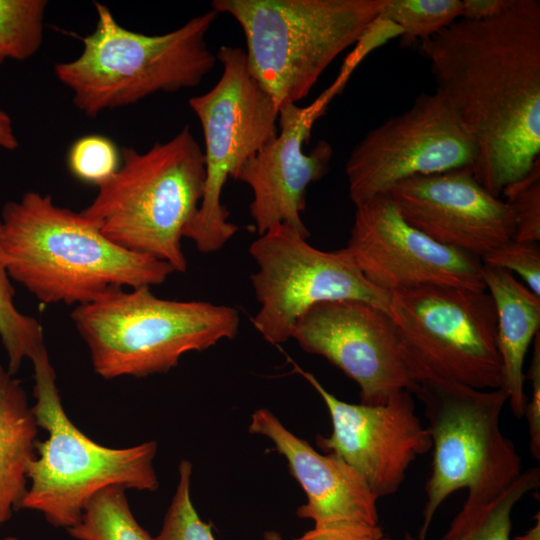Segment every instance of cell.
<instances>
[{"instance_id":"1","label":"cell","mask_w":540,"mask_h":540,"mask_svg":"<svg viewBox=\"0 0 540 540\" xmlns=\"http://www.w3.org/2000/svg\"><path fill=\"white\" fill-rule=\"evenodd\" d=\"M440 92L472 139V173L496 197L540 159V1L459 19L420 41Z\"/></svg>"},{"instance_id":"2","label":"cell","mask_w":540,"mask_h":540,"mask_svg":"<svg viewBox=\"0 0 540 540\" xmlns=\"http://www.w3.org/2000/svg\"><path fill=\"white\" fill-rule=\"evenodd\" d=\"M1 246L10 278L43 304H86L110 287L161 285L164 261L126 250L50 195L28 191L3 205Z\"/></svg>"},{"instance_id":"3","label":"cell","mask_w":540,"mask_h":540,"mask_svg":"<svg viewBox=\"0 0 540 540\" xmlns=\"http://www.w3.org/2000/svg\"><path fill=\"white\" fill-rule=\"evenodd\" d=\"M118 170L80 214L116 245L185 272L181 240L205 185L203 149L187 125L146 152L122 147Z\"/></svg>"},{"instance_id":"4","label":"cell","mask_w":540,"mask_h":540,"mask_svg":"<svg viewBox=\"0 0 540 540\" xmlns=\"http://www.w3.org/2000/svg\"><path fill=\"white\" fill-rule=\"evenodd\" d=\"M94 4L97 24L83 38L82 52L54 66L76 108L89 117L158 92L196 87L217 62L206 42L219 15L212 9L171 32L146 35L126 29L107 6Z\"/></svg>"},{"instance_id":"5","label":"cell","mask_w":540,"mask_h":540,"mask_svg":"<svg viewBox=\"0 0 540 540\" xmlns=\"http://www.w3.org/2000/svg\"><path fill=\"white\" fill-rule=\"evenodd\" d=\"M71 319L106 380L167 373L184 354L233 339L240 326L233 307L163 299L150 287H110L76 306Z\"/></svg>"},{"instance_id":"6","label":"cell","mask_w":540,"mask_h":540,"mask_svg":"<svg viewBox=\"0 0 540 540\" xmlns=\"http://www.w3.org/2000/svg\"><path fill=\"white\" fill-rule=\"evenodd\" d=\"M384 0H214L246 42L248 69L279 108L305 98L379 17Z\"/></svg>"},{"instance_id":"7","label":"cell","mask_w":540,"mask_h":540,"mask_svg":"<svg viewBox=\"0 0 540 540\" xmlns=\"http://www.w3.org/2000/svg\"><path fill=\"white\" fill-rule=\"evenodd\" d=\"M30 361L34 373L32 410L48 437L36 442V457L26 471L30 485L20 509L37 511L54 527L68 529L79 523L88 502L106 487L157 490L159 481L153 466L156 441L125 448L98 444L66 414L47 350Z\"/></svg>"},{"instance_id":"8","label":"cell","mask_w":540,"mask_h":540,"mask_svg":"<svg viewBox=\"0 0 540 540\" xmlns=\"http://www.w3.org/2000/svg\"><path fill=\"white\" fill-rule=\"evenodd\" d=\"M414 394L424 408L432 450L418 535L425 540L436 511L452 493L466 489L465 504L486 502L520 476L523 464L500 427L508 402L504 389L434 380L421 382Z\"/></svg>"},{"instance_id":"9","label":"cell","mask_w":540,"mask_h":540,"mask_svg":"<svg viewBox=\"0 0 540 540\" xmlns=\"http://www.w3.org/2000/svg\"><path fill=\"white\" fill-rule=\"evenodd\" d=\"M389 316L418 385L441 380L502 388L497 313L486 290L425 286L391 292Z\"/></svg>"},{"instance_id":"10","label":"cell","mask_w":540,"mask_h":540,"mask_svg":"<svg viewBox=\"0 0 540 540\" xmlns=\"http://www.w3.org/2000/svg\"><path fill=\"white\" fill-rule=\"evenodd\" d=\"M216 57L223 67L219 80L188 101L203 131L205 185L183 237L202 253L220 250L238 231L221 202L224 185L278 133V107L251 75L244 50L222 45Z\"/></svg>"},{"instance_id":"11","label":"cell","mask_w":540,"mask_h":540,"mask_svg":"<svg viewBox=\"0 0 540 540\" xmlns=\"http://www.w3.org/2000/svg\"><path fill=\"white\" fill-rule=\"evenodd\" d=\"M249 254L258 267L250 278L260 304L251 321L272 345L291 339L298 319L322 302L360 300L389 315L390 293L363 276L346 247L317 249L293 227L278 224L251 243Z\"/></svg>"},{"instance_id":"12","label":"cell","mask_w":540,"mask_h":540,"mask_svg":"<svg viewBox=\"0 0 540 540\" xmlns=\"http://www.w3.org/2000/svg\"><path fill=\"white\" fill-rule=\"evenodd\" d=\"M476 157L472 139L445 97L422 92L352 149L345 166L349 196L356 206L414 176L472 170Z\"/></svg>"},{"instance_id":"13","label":"cell","mask_w":540,"mask_h":540,"mask_svg":"<svg viewBox=\"0 0 540 540\" xmlns=\"http://www.w3.org/2000/svg\"><path fill=\"white\" fill-rule=\"evenodd\" d=\"M355 207L346 249L373 286L388 293L425 286L486 290L480 258L409 225L386 195Z\"/></svg>"},{"instance_id":"14","label":"cell","mask_w":540,"mask_h":540,"mask_svg":"<svg viewBox=\"0 0 540 540\" xmlns=\"http://www.w3.org/2000/svg\"><path fill=\"white\" fill-rule=\"evenodd\" d=\"M292 338L307 353L324 357L359 387L360 403H384L418 384L407 365L392 318L360 300L316 304L296 322Z\"/></svg>"},{"instance_id":"15","label":"cell","mask_w":540,"mask_h":540,"mask_svg":"<svg viewBox=\"0 0 540 540\" xmlns=\"http://www.w3.org/2000/svg\"><path fill=\"white\" fill-rule=\"evenodd\" d=\"M324 401L332 422L317 446L352 467L377 499L401 487L412 462L431 450V438L415 411L413 393L400 390L384 403L354 404L326 390L310 372L295 365Z\"/></svg>"},{"instance_id":"16","label":"cell","mask_w":540,"mask_h":540,"mask_svg":"<svg viewBox=\"0 0 540 540\" xmlns=\"http://www.w3.org/2000/svg\"><path fill=\"white\" fill-rule=\"evenodd\" d=\"M346 82V78L338 76L308 106L288 104L279 108V132L234 176L233 179L247 184L252 191L250 215L259 235L275 225L287 224L306 239L310 236L301 218L307 188L328 173L333 148L326 140H320L305 153L304 145L315 121L325 113L331 99Z\"/></svg>"},{"instance_id":"17","label":"cell","mask_w":540,"mask_h":540,"mask_svg":"<svg viewBox=\"0 0 540 540\" xmlns=\"http://www.w3.org/2000/svg\"><path fill=\"white\" fill-rule=\"evenodd\" d=\"M404 220L437 243L482 258L514 238L508 204L470 169L414 176L385 194Z\"/></svg>"},{"instance_id":"18","label":"cell","mask_w":540,"mask_h":540,"mask_svg":"<svg viewBox=\"0 0 540 540\" xmlns=\"http://www.w3.org/2000/svg\"><path fill=\"white\" fill-rule=\"evenodd\" d=\"M248 431L269 439L288 462L292 476L304 490L307 501L296 514L314 526L360 523L378 525V499L362 477L342 459L321 454L288 430L268 409L251 415Z\"/></svg>"},{"instance_id":"19","label":"cell","mask_w":540,"mask_h":540,"mask_svg":"<svg viewBox=\"0 0 540 540\" xmlns=\"http://www.w3.org/2000/svg\"><path fill=\"white\" fill-rule=\"evenodd\" d=\"M483 281L497 313V341L502 360V389L516 418L524 417L527 397L523 366L531 342L540 328V297L512 273L483 265Z\"/></svg>"},{"instance_id":"20","label":"cell","mask_w":540,"mask_h":540,"mask_svg":"<svg viewBox=\"0 0 540 540\" xmlns=\"http://www.w3.org/2000/svg\"><path fill=\"white\" fill-rule=\"evenodd\" d=\"M39 426L21 382L0 365V524L20 509Z\"/></svg>"},{"instance_id":"21","label":"cell","mask_w":540,"mask_h":540,"mask_svg":"<svg viewBox=\"0 0 540 540\" xmlns=\"http://www.w3.org/2000/svg\"><path fill=\"white\" fill-rule=\"evenodd\" d=\"M539 486V467L523 470L494 498L483 503H463L440 540H511L514 507Z\"/></svg>"},{"instance_id":"22","label":"cell","mask_w":540,"mask_h":540,"mask_svg":"<svg viewBox=\"0 0 540 540\" xmlns=\"http://www.w3.org/2000/svg\"><path fill=\"white\" fill-rule=\"evenodd\" d=\"M123 487L109 486L86 505L81 520L66 529L76 540H154L134 517Z\"/></svg>"},{"instance_id":"23","label":"cell","mask_w":540,"mask_h":540,"mask_svg":"<svg viewBox=\"0 0 540 540\" xmlns=\"http://www.w3.org/2000/svg\"><path fill=\"white\" fill-rule=\"evenodd\" d=\"M1 234L0 219V340L8 358L7 370L14 375L25 359L31 360L46 347L42 325L15 305V289L4 262Z\"/></svg>"},{"instance_id":"24","label":"cell","mask_w":540,"mask_h":540,"mask_svg":"<svg viewBox=\"0 0 540 540\" xmlns=\"http://www.w3.org/2000/svg\"><path fill=\"white\" fill-rule=\"evenodd\" d=\"M461 0H384L380 19L402 31L406 44L429 39L461 18Z\"/></svg>"},{"instance_id":"25","label":"cell","mask_w":540,"mask_h":540,"mask_svg":"<svg viewBox=\"0 0 540 540\" xmlns=\"http://www.w3.org/2000/svg\"><path fill=\"white\" fill-rule=\"evenodd\" d=\"M47 1L0 0V65L32 57L43 41Z\"/></svg>"},{"instance_id":"26","label":"cell","mask_w":540,"mask_h":540,"mask_svg":"<svg viewBox=\"0 0 540 540\" xmlns=\"http://www.w3.org/2000/svg\"><path fill=\"white\" fill-rule=\"evenodd\" d=\"M176 490L154 540H216L211 526L200 518L191 500L192 463L182 459Z\"/></svg>"},{"instance_id":"27","label":"cell","mask_w":540,"mask_h":540,"mask_svg":"<svg viewBox=\"0 0 540 540\" xmlns=\"http://www.w3.org/2000/svg\"><path fill=\"white\" fill-rule=\"evenodd\" d=\"M121 155L114 142L102 135L83 136L70 146L67 166L79 181L99 186L119 168Z\"/></svg>"},{"instance_id":"28","label":"cell","mask_w":540,"mask_h":540,"mask_svg":"<svg viewBox=\"0 0 540 540\" xmlns=\"http://www.w3.org/2000/svg\"><path fill=\"white\" fill-rule=\"evenodd\" d=\"M501 198L510 207L514 221V240L540 241V159L517 181L507 185Z\"/></svg>"},{"instance_id":"29","label":"cell","mask_w":540,"mask_h":540,"mask_svg":"<svg viewBox=\"0 0 540 540\" xmlns=\"http://www.w3.org/2000/svg\"><path fill=\"white\" fill-rule=\"evenodd\" d=\"M481 261L483 265L515 272L540 297L539 242L511 239L485 254Z\"/></svg>"},{"instance_id":"30","label":"cell","mask_w":540,"mask_h":540,"mask_svg":"<svg viewBox=\"0 0 540 540\" xmlns=\"http://www.w3.org/2000/svg\"><path fill=\"white\" fill-rule=\"evenodd\" d=\"M533 353L527 378L532 384L531 399L526 403L524 416L527 420L529 450L531 456L540 460V334L533 340Z\"/></svg>"},{"instance_id":"31","label":"cell","mask_w":540,"mask_h":540,"mask_svg":"<svg viewBox=\"0 0 540 540\" xmlns=\"http://www.w3.org/2000/svg\"><path fill=\"white\" fill-rule=\"evenodd\" d=\"M383 537L379 525L341 523L314 526L294 540H382Z\"/></svg>"},{"instance_id":"32","label":"cell","mask_w":540,"mask_h":540,"mask_svg":"<svg viewBox=\"0 0 540 540\" xmlns=\"http://www.w3.org/2000/svg\"><path fill=\"white\" fill-rule=\"evenodd\" d=\"M463 8L460 19L483 20L503 12L512 0H462Z\"/></svg>"},{"instance_id":"33","label":"cell","mask_w":540,"mask_h":540,"mask_svg":"<svg viewBox=\"0 0 540 540\" xmlns=\"http://www.w3.org/2000/svg\"><path fill=\"white\" fill-rule=\"evenodd\" d=\"M18 145L12 119L0 109V148L12 151L17 149Z\"/></svg>"},{"instance_id":"34","label":"cell","mask_w":540,"mask_h":540,"mask_svg":"<svg viewBox=\"0 0 540 540\" xmlns=\"http://www.w3.org/2000/svg\"><path fill=\"white\" fill-rule=\"evenodd\" d=\"M513 540H540V518L537 513L536 523L523 535L516 536Z\"/></svg>"},{"instance_id":"35","label":"cell","mask_w":540,"mask_h":540,"mask_svg":"<svg viewBox=\"0 0 540 540\" xmlns=\"http://www.w3.org/2000/svg\"><path fill=\"white\" fill-rule=\"evenodd\" d=\"M263 540H284L280 533L274 530L266 531Z\"/></svg>"},{"instance_id":"36","label":"cell","mask_w":540,"mask_h":540,"mask_svg":"<svg viewBox=\"0 0 540 540\" xmlns=\"http://www.w3.org/2000/svg\"><path fill=\"white\" fill-rule=\"evenodd\" d=\"M382 540H397L390 537H383ZM401 540H419L418 538L413 537L411 534H406Z\"/></svg>"}]
</instances>
